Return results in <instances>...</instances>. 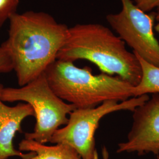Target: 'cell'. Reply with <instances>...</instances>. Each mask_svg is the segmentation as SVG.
Wrapping results in <instances>:
<instances>
[{
    "label": "cell",
    "mask_w": 159,
    "mask_h": 159,
    "mask_svg": "<svg viewBox=\"0 0 159 159\" xmlns=\"http://www.w3.org/2000/svg\"><path fill=\"white\" fill-rule=\"evenodd\" d=\"M8 37L2 45L8 51L20 87L43 74L57 60L68 27L44 12L16 13L10 20Z\"/></svg>",
    "instance_id": "obj_1"
},
{
    "label": "cell",
    "mask_w": 159,
    "mask_h": 159,
    "mask_svg": "<svg viewBox=\"0 0 159 159\" xmlns=\"http://www.w3.org/2000/svg\"><path fill=\"white\" fill-rule=\"evenodd\" d=\"M57 60L73 63L87 60L102 73L117 75L133 86L139 84L142 77L141 66L135 54L127 50L119 36L100 24H79L68 27Z\"/></svg>",
    "instance_id": "obj_2"
},
{
    "label": "cell",
    "mask_w": 159,
    "mask_h": 159,
    "mask_svg": "<svg viewBox=\"0 0 159 159\" xmlns=\"http://www.w3.org/2000/svg\"><path fill=\"white\" fill-rule=\"evenodd\" d=\"M44 74L54 93L77 109L93 108L108 100L119 102L133 97V85L118 76L93 74L90 67L56 60Z\"/></svg>",
    "instance_id": "obj_3"
},
{
    "label": "cell",
    "mask_w": 159,
    "mask_h": 159,
    "mask_svg": "<svg viewBox=\"0 0 159 159\" xmlns=\"http://www.w3.org/2000/svg\"><path fill=\"white\" fill-rule=\"evenodd\" d=\"M1 99L3 102H24L32 107L35 125L33 131L25 133L24 136L42 144L49 142L54 132L67 123V116L77 109L54 93L44 73L19 88L4 87Z\"/></svg>",
    "instance_id": "obj_4"
},
{
    "label": "cell",
    "mask_w": 159,
    "mask_h": 159,
    "mask_svg": "<svg viewBox=\"0 0 159 159\" xmlns=\"http://www.w3.org/2000/svg\"><path fill=\"white\" fill-rule=\"evenodd\" d=\"M148 98V95L133 97L121 102L108 100L96 107L75 109L69 114L67 123L54 132L49 142L68 145L83 159H98L95 133L100 120L116 111H133Z\"/></svg>",
    "instance_id": "obj_5"
},
{
    "label": "cell",
    "mask_w": 159,
    "mask_h": 159,
    "mask_svg": "<svg viewBox=\"0 0 159 159\" xmlns=\"http://www.w3.org/2000/svg\"><path fill=\"white\" fill-rule=\"evenodd\" d=\"M121 10L109 14L106 20L118 36L133 52L159 67V42L154 33L156 12L150 14L138 8L132 0H120Z\"/></svg>",
    "instance_id": "obj_6"
},
{
    "label": "cell",
    "mask_w": 159,
    "mask_h": 159,
    "mask_svg": "<svg viewBox=\"0 0 159 159\" xmlns=\"http://www.w3.org/2000/svg\"><path fill=\"white\" fill-rule=\"evenodd\" d=\"M133 125L127 140L118 144L117 152L153 153L159 156V94L152 97L133 111Z\"/></svg>",
    "instance_id": "obj_7"
},
{
    "label": "cell",
    "mask_w": 159,
    "mask_h": 159,
    "mask_svg": "<svg viewBox=\"0 0 159 159\" xmlns=\"http://www.w3.org/2000/svg\"><path fill=\"white\" fill-rule=\"evenodd\" d=\"M4 85L0 83V159H9L19 157L29 159L34 156V152L24 153L16 149L14 139L17 132L23 133V121L30 116H34L32 107L28 103H19L10 107L1 99V93Z\"/></svg>",
    "instance_id": "obj_8"
},
{
    "label": "cell",
    "mask_w": 159,
    "mask_h": 159,
    "mask_svg": "<svg viewBox=\"0 0 159 159\" xmlns=\"http://www.w3.org/2000/svg\"><path fill=\"white\" fill-rule=\"evenodd\" d=\"M22 152H34L29 159H83L73 148L64 144L48 146L32 140L23 139L18 144Z\"/></svg>",
    "instance_id": "obj_9"
},
{
    "label": "cell",
    "mask_w": 159,
    "mask_h": 159,
    "mask_svg": "<svg viewBox=\"0 0 159 159\" xmlns=\"http://www.w3.org/2000/svg\"><path fill=\"white\" fill-rule=\"evenodd\" d=\"M135 55L141 66L142 77L139 84L132 88V96L159 94V67L148 63L136 54Z\"/></svg>",
    "instance_id": "obj_10"
},
{
    "label": "cell",
    "mask_w": 159,
    "mask_h": 159,
    "mask_svg": "<svg viewBox=\"0 0 159 159\" xmlns=\"http://www.w3.org/2000/svg\"><path fill=\"white\" fill-rule=\"evenodd\" d=\"M13 70L11 56L5 46L1 44L0 46V73H8Z\"/></svg>",
    "instance_id": "obj_11"
},
{
    "label": "cell",
    "mask_w": 159,
    "mask_h": 159,
    "mask_svg": "<svg viewBox=\"0 0 159 159\" xmlns=\"http://www.w3.org/2000/svg\"><path fill=\"white\" fill-rule=\"evenodd\" d=\"M134 4L143 11H151L156 9L159 11V0H132Z\"/></svg>",
    "instance_id": "obj_12"
},
{
    "label": "cell",
    "mask_w": 159,
    "mask_h": 159,
    "mask_svg": "<svg viewBox=\"0 0 159 159\" xmlns=\"http://www.w3.org/2000/svg\"><path fill=\"white\" fill-rule=\"evenodd\" d=\"M102 159H109L108 150L105 146L102 148Z\"/></svg>",
    "instance_id": "obj_13"
},
{
    "label": "cell",
    "mask_w": 159,
    "mask_h": 159,
    "mask_svg": "<svg viewBox=\"0 0 159 159\" xmlns=\"http://www.w3.org/2000/svg\"><path fill=\"white\" fill-rule=\"evenodd\" d=\"M156 20H157V21H159V11L156 12ZM154 29H155V30L156 31V32L158 33L159 34V22L156 25V26L154 27Z\"/></svg>",
    "instance_id": "obj_14"
}]
</instances>
